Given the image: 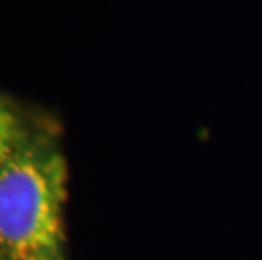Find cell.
<instances>
[{
	"instance_id": "1",
	"label": "cell",
	"mask_w": 262,
	"mask_h": 260,
	"mask_svg": "<svg viewBox=\"0 0 262 260\" xmlns=\"http://www.w3.org/2000/svg\"><path fill=\"white\" fill-rule=\"evenodd\" d=\"M66 198V157L41 129L0 168V260H70Z\"/></svg>"
},
{
	"instance_id": "2",
	"label": "cell",
	"mask_w": 262,
	"mask_h": 260,
	"mask_svg": "<svg viewBox=\"0 0 262 260\" xmlns=\"http://www.w3.org/2000/svg\"><path fill=\"white\" fill-rule=\"evenodd\" d=\"M41 129H34L12 102L0 97V168L7 164Z\"/></svg>"
}]
</instances>
